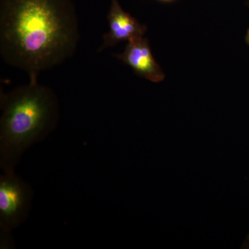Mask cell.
Segmentation results:
<instances>
[{
    "mask_svg": "<svg viewBox=\"0 0 249 249\" xmlns=\"http://www.w3.org/2000/svg\"><path fill=\"white\" fill-rule=\"evenodd\" d=\"M79 39L71 0H1L0 52L29 80L72 56Z\"/></svg>",
    "mask_w": 249,
    "mask_h": 249,
    "instance_id": "obj_1",
    "label": "cell"
},
{
    "mask_svg": "<svg viewBox=\"0 0 249 249\" xmlns=\"http://www.w3.org/2000/svg\"><path fill=\"white\" fill-rule=\"evenodd\" d=\"M0 160L5 173L14 172L23 152L53 129L58 103L53 90L37 80L1 96Z\"/></svg>",
    "mask_w": 249,
    "mask_h": 249,
    "instance_id": "obj_2",
    "label": "cell"
},
{
    "mask_svg": "<svg viewBox=\"0 0 249 249\" xmlns=\"http://www.w3.org/2000/svg\"><path fill=\"white\" fill-rule=\"evenodd\" d=\"M30 187L14 172L6 173L0 179V224L9 232L27 217L30 208Z\"/></svg>",
    "mask_w": 249,
    "mask_h": 249,
    "instance_id": "obj_3",
    "label": "cell"
},
{
    "mask_svg": "<svg viewBox=\"0 0 249 249\" xmlns=\"http://www.w3.org/2000/svg\"><path fill=\"white\" fill-rule=\"evenodd\" d=\"M116 58L150 81L160 83L165 79L164 72L154 58L148 40L143 36L128 41L124 52L116 54Z\"/></svg>",
    "mask_w": 249,
    "mask_h": 249,
    "instance_id": "obj_4",
    "label": "cell"
},
{
    "mask_svg": "<svg viewBox=\"0 0 249 249\" xmlns=\"http://www.w3.org/2000/svg\"><path fill=\"white\" fill-rule=\"evenodd\" d=\"M109 31L103 36V44L98 52L114 47L124 41L144 36L146 26L125 12L121 7L119 0H111L110 8L107 14Z\"/></svg>",
    "mask_w": 249,
    "mask_h": 249,
    "instance_id": "obj_5",
    "label": "cell"
},
{
    "mask_svg": "<svg viewBox=\"0 0 249 249\" xmlns=\"http://www.w3.org/2000/svg\"><path fill=\"white\" fill-rule=\"evenodd\" d=\"M243 249H249V235L247 237V240H245V243L242 245Z\"/></svg>",
    "mask_w": 249,
    "mask_h": 249,
    "instance_id": "obj_6",
    "label": "cell"
},
{
    "mask_svg": "<svg viewBox=\"0 0 249 249\" xmlns=\"http://www.w3.org/2000/svg\"><path fill=\"white\" fill-rule=\"evenodd\" d=\"M246 40H247V42L249 45V29L248 32H247V36H246Z\"/></svg>",
    "mask_w": 249,
    "mask_h": 249,
    "instance_id": "obj_7",
    "label": "cell"
},
{
    "mask_svg": "<svg viewBox=\"0 0 249 249\" xmlns=\"http://www.w3.org/2000/svg\"><path fill=\"white\" fill-rule=\"evenodd\" d=\"M157 1H162V2H170V1H175V0H157Z\"/></svg>",
    "mask_w": 249,
    "mask_h": 249,
    "instance_id": "obj_8",
    "label": "cell"
}]
</instances>
